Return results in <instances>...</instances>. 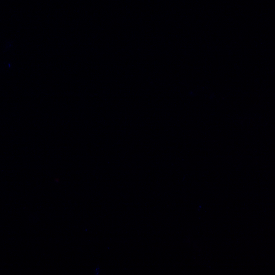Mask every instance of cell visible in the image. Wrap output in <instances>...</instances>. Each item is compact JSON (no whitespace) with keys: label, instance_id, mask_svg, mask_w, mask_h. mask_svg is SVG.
Instances as JSON below:
<instances>
[]
</instances>
